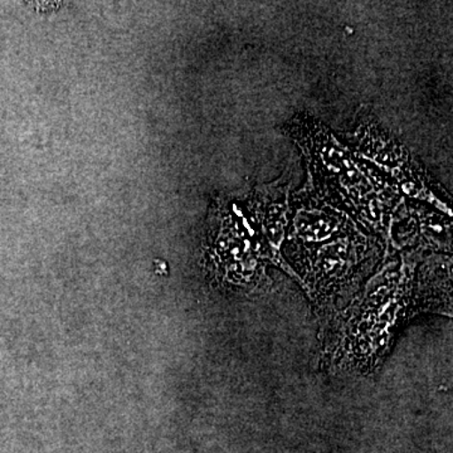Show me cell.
<instances>
[{"label":"cell","mask_w":453,"mask_h":453,"mask_svg":"<svg viewBox=\"0 0 453 453\" xmlns=\"http://www.w3.org/2000/svg\"><path fill=\"white\" fill-rule=\"evenodd\" d=\"M295 198V216L286 253L321 309L354 291L380 256V244L357 228L353 219L320 199Z\"/></svg>","instance_id":"6da1fadb"},{"label":"cell","mask_w":453,"mask_h":453,"mask_svg":"<svg viewBox=\"0 0 453 453\" xmlns=\"http://www.w3.org/2000/svg\"><path fill=\"white\" fill-rule=\"evenodd\" d=\"M290 131L305 153L319 183L326 187L339 204L349 208L363 225L383 231L395 195L369 177L365 163L351 155L324 125L312 119H296Z\"/></svg>","instance_id":"7a4b0ae2"}]
</instances>
